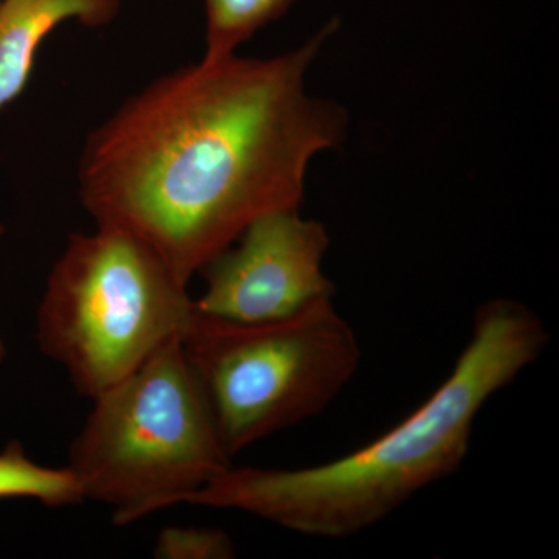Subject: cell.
Here are the masks:
<instances>
[{"label": "cell", "instance_id": "6da1fadb", "mask_svg": "<svg viewBox=\"0 0 559 559\" xmlns=\"http://www.w3.org/2000/svg\"><path fill=\"white\" fill-rule=\"evenodd\" d=\"M337 27L275 57H202L121 103L79 159L95 224L145 242L189 286L252 221L300 207L312 160L347 134L340 103L307 86Z\"/></svg>", "mask_w": 559, "mask_h": 559}, {"label": "cell", "instance_id": "7a4b0ae2", "mask_svg": "<svg viewBox=\"0 0 559 559\" xmlns=\"http://www.w3.org/2000/svg\"><path fill=\"white\" fill-rule=\"evenodd\" d=\"M549 342L546 323L527 305L507 297L485 301L450 377L377 440L305 468L231 465L182 503L242 511L311 538L359 535L462 468L485 404Z\"/></svg>", "mask_w": 559, "mask_h": 559}, {"label": "cell", "instance_id": "3957f363", "mask_svg": "<svg viewBox=\"0 0 559 559\" xmlns=\"http://www.w3.org/2000/svg\"><path fill=\"white\" fill-rule=\"evenodd\" d=\"M231 460L176 337L94 399L68 468L84 500L112 507L114 524L130 525L180 506Z\"/></svg>", "mask_w": 559, "mask_h": 559}, {"label": "cell", "instance_id": "277c9868", "mask_svg": "<svg viewBox=\"0 0 559 559\" xmlns=\"http://www.w3.org/2000/svg\"><path fill=\"white\" fill-rule=\"evenodd\" d=\"M194 311L189 286L127 231L70 235L51 267L36 319L40 352L94 400L168 342Z\"/></svg>", "mask_w": 559, "mask_h": 559}, {"label": "cell", "instance_id": "5b68a950", "mask_svg": "<svg viewBox=\"0 0 559 559\" xmlns=\"http://www.w3.org/2000/svg\"><path fill=\"white\" fill-rule=\"evenodd\" d=\"M180 344L231 459L322 414L362 359L356 331L333 299L257 323L194 310Z\"/></svg>", "mask_w": 559, "mask_h": 559}, {"label": "cell", "instance_id": "8992f818", "mask_svg": "<svg viewBox=\"0 0 559 559\" xmlns=\"http://www.w3.org/2000/svg\"><path fill=\"white\" fill-rule=\"evenodd\" d=\"M330 235L299 207L264 213L200 274L205 288L194 310L231 322H270L333 299L323 272Z\"/></svg>", "mask_w": 559, "mask_h": 559}, {"label": "cell", "instance_id": "52a82bcc", "mask_svg": "<svg viewBox=\"0 0 559 559\" xmlns=\"http://www.w3.org/2000/svg\"><path fill=\"white\" fill-rule=\"evenodd\" d=\"M123 0H3L0 5V110L27 87L44 40L66 22L108 27ZM3 226L0 224V237Z\"/></svg>", "mask_w": 559, "mask_h": 559}, {"label": "cell", "instance_id": "ba28073f", "mask_svg": "<svg viewBox=\"0 0 559 559\" xmlns=\"http://www.w3.org/2000/svg\"><path fill=\"white\" fill-rule=\"evenodd\" d=\"M297 0H204V58L237 53L264 27L288 13Z\"/></svg>", "mask_w": 559, "mask_h": 559}, {"label": "cell", "instance_id": "9c48e42d", "mask_svg": "<svg viewBox=\"0 0 559 559\" xmlns=\"http://www.w3.org/2000/svg\"><path fill=\"white\" fill-rule=\"evenodd\" d=\"M0 499H33L47 507L83 502V496L68 466L50 468L27 457L17 441L0 452Z\"/></svg>", "mask_w": 559, "mask_h": 559}, {"label": "cell", "instance_id": "30bf717a", "mask_svg": "<svg viewBox=\"0 0 559 559\" xmlns=\"http://www.w3.org/2000/svg\"><path fill=\"white\" fill-rule=\"evenodd\" d=\"M235 544L229 533L210 527H167L154 546V557L162 559H230Z\"/></svg>", "mask_w": 559, "mask_h": 559}, {"label": "cell", "instance_id": "8fae6325", "mask_svg": "<svg viewBox=\"0 0 559 559\" xmlns=\"http://www.w3.org/2000/svg\"><path fill=\"white\" fill-rule=\"evenodd\" d=\"M7 349L5 344H3L2 336H0V362H2L3 358H5Z\"/></svg>", "mask_w": 559, "mask_h": 559}, {"label": "cell", "instance_id": "7c38bea8", "mask_svg": "<svg viewBox=\"0 0 559 559\" xmlns=\"http://www.w3.org/2000/svg\"><path fill=\"white\" fill-rule=\"evenodd\" d=\"M3 0H0V5H2Z\"/></svg>", "mask_w": 559, "mask_h": 559}]
</instances>
